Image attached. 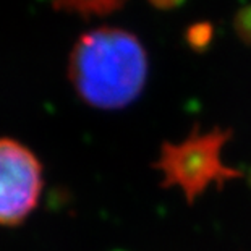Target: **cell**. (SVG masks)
<instances>
[{"label":"cell","mask_w":251,"mask_h":251,"mask_svg":"<svg viewBox=\"0 0 251 251\" xmlns=\"http://www.w3.org/2000/svg\"><path fill=\"white\" fill-rule=\"evenodd\" d=\"M68 76L89 105L104 110L124 109L146 84L148 55L138 37L128 31L98 28L76 41Z\"/></svg>","instance_id":"cell-1"},{"label":"cell","mask_w":251,"mask_h":251,"mask_svg":"<svg viewBox=\"0 0 251 251\" xmlns=\"http://www.w3.org/2000/svg\"><path fill=\"white\" fill-rule=\"evenodd\" d=\"M232 133L222 128L200 131L195 128L185 140L165 143L156 167L162 175V186L178 188L193 202L211 186L222 188L227 181L242 177V172L224 162L222 149Z\"/></svg>","instance_id":"cell-2"},{"label":"cell","mask_w":251,"mask_h":251,"mask_svg":"<svg viewBox=\"0 0 251 251\" xmlns=\"http://www.w3.org/2000/svg\"><path fill=\"white\" fill-rule=\"evenodd\" d=\"M42 191V167L21 143L0 138V226H18L34 211Z\"/></svg>","instance_id":"cell-3"},{"label":"cell","mask_w":251,"mask_h":251,"mask_svg":"<svg viewBox=\"0 0 251 251\" xmlns=\"http://www.w3.org/2000/svg\"><path fill=\"white\" fill-rule=\"evenodd\" d=\"M126 0H54L57 8L81 17H102L124 7Z\"/></svg>","instance_id":"cell-4"},{"label":"cell","mask_w":251,"mask_h":251,"mask_svg":"<svg viewBox=\"0 0 251 251\" xmlns=\"http://www.w3.org/2000/svg\"><path fill=\"white\" fill-rule=\"evenodd\" d=\"M235 28L243 41L251 44V7L242 10L235 18Z\"/></svg>","instance_id":"cell-5"},{"label":"cell","mask_w":251,"mask_h":251,"mask_svg":"<svg viewBox=\"0 0 251 251\" xmlns=\"http://www.w3.org/2000/svg\"><path fill=\"white\" fill-rule=\"evenodd\" d=\"M211 39V29L207 25H200L190 31V44L195 47H204Z\"/></svg>","instance_id":"cell-6"},{"label":"cell","mask_w":251,"mask_h":251,"mask_svg":"<svg viewBox=\"0 0 251 251\" xmlns=\"http://www.w3.org/2000/svg\"><path fill=\"white\" fill-rule=\"evenodd\" d=\"M156 8H161V10H170V8H175L178 5L183 3V0H149Z\"/></svg>","instance_id":"cell-7"}]
</instances>
